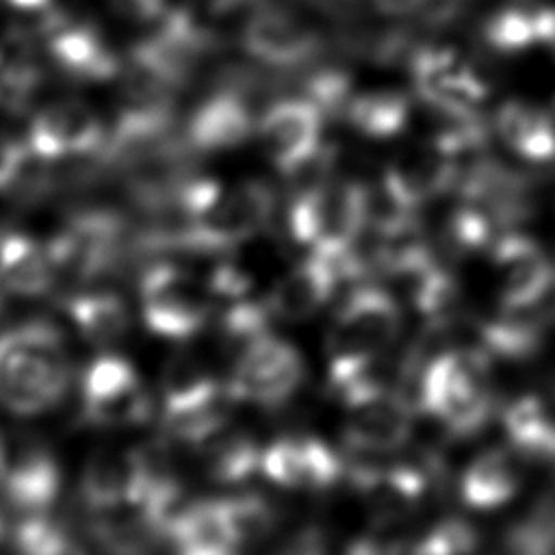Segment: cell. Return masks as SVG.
<instances>
[{"instance_id": "37", "label": "cell", "mask_w": 555, "mask_h": 555, "mask_svg": "<svg viewBox=\"0 0 555 555\" xmlns=\"http://www.w3.org/2000/svg\"><path fill=\"white\" fill-rule=\"evenodd\" d=\"M11 548L13 555H87L74 527L50 509L24 514L11 531Z\"/></svg>"}, {"instance_id": "26", "label": "cell", "mask_w": 555, "mask_h": 555, "mask_svg": "<svg viewBox=\"0 0 555 555\" xmlns=\"http://www.w3.org/2000/svg\"><path fill=\"white\" fill-rule=\"evenodd\" d=\"M522 477V455L514 447H488L462 470L460 496L468 507L496 509L518 494Z\"/></svg>"}, {"instance_id": "41", "label": "cell", "mask_w": 555, "mask_h": 555, "mask_svg": "<svg viewBox=\"0 0 555 555\" xmlns=\"http://www.w3.org/2000/svg\"><path fill=\"white\" fill-rule=\"evenodd\" d=\"M28 156L30 154L24 141L11 139L9 134L0 132V191L13 186L20 180Z\"/></svg>"}, {"instance_id": "10", "label": "cell", "mask_w": 555, "mask_h": 555, "mask_svg": "<svg viewBox=\"0 0 555 555\" xmlns=\"http://www.w3.org/2000/svg\"><path fill=\"white\" fill-rule=\"evenodd\" d=\"M158 457L143 449H100L82 466L78 492L93 514L134 509L158 473Z\"/></svg>"}, {"instance_id": "30", "label": "cell", "mask_w": 555, "mask_h": 555, "mask_svg": "<svg viewBox=\"0 0 555 555\" xmlns=\"http://www.w3.org/2000/svg\"><path fill=\"white\" fill-rule=\"evenodd\" d=\"M496 134L509 152L529 160L546 163L555 158V119L527 100H507L494 115Z\"/></svg>"}, {"instance_id": "25", "label": "cell", "mask_w": 555, "mask_h": 555, "mask_svg": "<svg viewBox=\"0 0 555 555\" xmlns=\"http://www.w3.org/2000/svg\"><path fill=\"white\" fill-rule=\"evenodd\" d=\"M158 28L132 52L134 65L156 80L184 76L204 50V35L184 13H163Z\"/></svg>"}, {"instance_id": "12", "label": "cell", "mask_w": 555, "mask_h": 555, "mask_svg": "<svg viewBox=\"0 0 555 555\" xmlns=\"http://www.w3.org/2000/svg\"><path fill=\"white\" fill-rule=\"evenodd\" d=\"M106 128L98 113L80 100L46 104L30 119L24 145L30 156L54 163L85 156L104 147Z\"/></svg>"}, {"instance_id": "7", "label": "cell", "mask_w": 555, "mask_h": 555, "mask_svg": "<svg viewBox=\"0 0 555 555\" xmlns=\"http://www.w3.org/2000/svg\"><path fill=\"white\" fill-rule=\"evenodd\" d=\"M139 310L152 334L167 340H189L208 323L210 291L186 269L158 262L139 282Z\"/></svg>"}, {"instance_id": "34", "label": "cell", "mask_w": 555, "mask_h": 555, "mask_svg": "<svg viewBox=\"0 0 555 555\" xmlns=\"http://www.w3.org/2000/svg\"><path fill=\"white\" fill-rule=\"evenodd\" d=\"M349 126L371 139H390L405 130L410 119V100L395 89H373L351 95L345 102Z\"/></svg>"}, {"instance_id": "48", "label": "cell", "mask_w": 555, "mask_h": 555, "mask_svg": "<svg viewBox=\"0 0 555 555\" xmlns=\"http://www.w3.org/2000/svg\"><path fill=\"white\" fill-rule=\"evenodd\" d=\"M4 531H7V527H4V518H2V514H0V542L4 540Z\"/></svg>"}, {"instance_id": "20", "label": "cell", "mask_w": 555, "mask_h": 555, "mask_svg": "<svg viewBox=\"0 0 555 555\" xmlns=\"http://www.w3.org/2000/svg\"><path fill=\"white\" fill-rule=\"evenodd\" d=\"M63 470L56 455L39 442L7 440L0 468V494L22 514L46 512L59 499Z\"/></svg>"}, {"instance_id": "31", "label": "cell", "mask_w": 555, "mask_h": 555, "mask_svg": "<svg viewBox=\"0 0 555 555\" xmlns=\"http://www.w3.org/2000/svg\"><path fill=\"white\" fill-rule=\"evenodd\" d=\"M46 82L39 50L26 33L0 37V111L24 113Z\"/></svg>"}, {"instance_id": "43", "label": "cell", "mask_w": 555, "mask_h": 555, "mask_svg": "<svg viewBox=\"0 0 555 555\" xmlns=\"http://www.w3.org/2000/svg\"><path fill=\"white\" fill-rule=\"evenodd\" d=\"M111 9L130 22H152L165 13V0H106Z\"/></svg>"}, {"instance_id": "22", "label": "cell", "mask_w": 555, "mask_h": 555, "mask_svg": "<svg viewBox=\"0 0 555 555\" xmlns=\"http://www.w3.org/2000/svg\"><path fill=\"white\" fill-rule=\"evenodd\" d=\"M245 52L273 67H291L310 59L317 50L314 30L301 17L282 11L264 9L254 13L241 35Z\"/></svg>"}, {"instance_id": "42", "label": "cell", "mask_w": 555, "mask_h": 555, "mask_svg": "<svg viewBox=\"0 0 555 555\" xmlns=\"http://www.w3.org/2000/svg\"><path fill=\"white\" fill-rule=\"evenodd\" d=\"M275 555H327V542L319 529L304 527L288 535Z\"/></svg>"}, {"instance_id": "11", "label": "cell", "mask_w": 555, "mask_h": 555, "mask_svg": "<svg viewBox=\"0 0 555 555\" xmlns=\"http://www.w3.org/2000/svg\"><path fill=\"white\" fill-rule=\"evenodd\" d=\"M323 111L306 98L271 104L258 121V137L267 158L286 176H299L319 158Z\"/></svg>"}, {"instance_id": "45", "label": "cell", "mask_w": 555, "mask_h": 555, "mask_svg": "<svg viewBox=\"0 0 555 555\" xmlns=\"http://www.w3.org/2000/svg\"><path fill=\"white\" fill-rule=\"evenodd\" d=\"M375 7L388 15H405L423 4V0H373Z\"/></svg>"}, {"instance_id": "13", "label": "cell", "mask_w": 555, "mask_h": 555, "mask_svg": "<svg viewBox=\"0 0 555 555\" xmlns=\"http://www.w3.org/2000/svg\"><path fill=\"white\" fill-rule=\"evenodd\" d=\"M345 444L360 455H382L401 449L414 431V410L390 386L345 403Z\"/></svg>"}, {"instance_id": "24", "label": "cell", "mask_w": 555, "mask_h": 555, "mask_svg": "<svg viewBox=\"0 0 555 555\" xmlns=\"http://www.w3.org/2000/svg\"><path fill=\"white\" fill-rule=\"evenodd\" d=\"M353 483L362 492L375 525H397L423 501L427 477L425 473L405 462L379 464V466H358L353 473Z\"/></svg>"}, {"instance_id": "46", "label": "cell", "mask_w": 555, "mask_h": 555, "mask_svg": "<svg viewBox=\"0 0 555 555\" xmlns=\"http://www.w3.org/2000/svg\"><path fill=\"white\" fill-rule=\"evenodd\" d=\"M542 46L551 48L555 54V7H546L544 15V33H542Z\"/></svg>"}, {"instance_id": "21", "label": "cell", "mask_w": 555, "mask_h": 555, "mask_svg": "<svg viewBox=\"0 0 555 555\" xmlns=\"http://www.w3.org/2000/svg\"><path fill=\"white\" fill-rule=\"evenodd\" d=\"M345 273L340 260L308 254L271 284L262 301L273 321H308L330 304Z\"/></svg>"}, {"instance_id": "23", "label": "cell", "mask_w": 555, "mask_h": 555, "mask_svg": "<svg viewBox=\"0 0 555 555\" xmlns=\"http://www.w3.org/2000/svg\"><path fill=\"white\" fill-rule=\"evenodd\" d=\"M165 535L178 555H238L243 546L225 499L182 503Z\"/></svg>"}, {"instance_id": "35", "label": "cell", "mask_w": 555, "mask_h": 555, "mask_svg": "<svg viewBox=\"0 0 555 555\" xmlns=\"http://www.w3.org/2000/svg\"><path fill=\"white\" fill-rule=\"evenodd\" d=\"M206 475L217 483H243L260 470L262 449L245 431L223 427L208 440L199 442Z\"/></svg>"}, {"instance_id": "47", "label": "cell", "mask_w": 555, "mask_h": 555, "mask_svg": "<svg viewBox=\"0 0 555 555\" xmlns=\"http://www.w3.org/2000/svg\"><path fill=\"white\" fill-rule=\"evenodd\" d=\"M7 295H9V291L4 288V284H2V280H0V312L4 310V304H7Z\"/></svg>"}, {"instance_id": "14", "label": "cell", "mask_w": 555, "mask_h": 555, "mask_svg": "<svg viewBox=\"0 0 555 555\" xmlns=\"http://www.w3.org/2000/svg\"><path fill=\"white\" fill-rule=\"evenodd\" d=\"M39 30L50 63L65 76L80 82H104L119 74L117 54L93 24L50 11Z\"/></svg>"}, {"instance_id": "15", "label": "cell", "mask_w": 555, "mask_h": 555, "mask_svg": "<svg viewBox=\"0 0 555 555\" xmlns=\"http://www.w3.org/2000/svg\"><path fill=\"white\" fill-rule=\"evenodd\" d=\"M457 169V156L440 139L410 147L386 167L382 195L397 208L414 212L451 189Z\"/></svg>"}, {"instance_id": "17", "label": "cell", "mask_w": 555, "mask_h": 555, "mask_svg": "<svg viewBox=\"0 0 555 555\" xmlns=\"http://www.w3.org/2000/svg\"><path fill=\"white\" fill-rule=\"evenodd\" d=\"M418 95L449 117L468 119L488 98V87L473 65L453 50L429 48L418 52L412 65Z\"/></svg>"}, {"instance_id": "4", "label": "cell", "mask_w": 555, "mask_h": 555, "mask_svg": "<svg viewBox=\"0 0 555 555\" xmlns=\"http://www.w3.org/2000/svg\"><path fill=\"white\" fill-rule=\"evenodd\" d=\"M369 191L351 180H317L288 210V230L308 254L345 260L369 223Z\"/></svg>"}, {"instance_id": "39", "label": "cell", "mask_w": 555, "mask_h": 555, "mask_svg": "<svg viewBox=\"0 0 555 555\" xmlns=\"http://www.w3.org/2000/svg\"><path fill=\"white\" fill-rule=\"evenodd\" d=\"M477 546L479 531L475 525L460 516H447L412 540L405 555H475Z\"/></svg>"}, {"instance_id": "44", "label": "cell", "mask_w": 555, "mask_h": 555, "mask_svg": "<svg viewBox=\"0 0 555 555\" xmlns=\"http://www.w3.org/2000/svg\"><path fill=\"white\" fill-rule=\"evenodd\" d=\"M17 13H28V15H46L52 11L54 0H2Z\"/></svg>"}, {"instance_id": "28", "label": "cell", "mask_w": 555, "mask_h": 555, "mask_svg": "<svg viewBox=\"0 0 555 555\" xmlns=\"http://www.w3.org/2000/svg\"><path fill=\"white\" fill-rule=\"evenodd\" d=\"M61 308L76 332L91 345L106 347L130 330L128 304L108 288H80L61 299Z\"/></svg>"}, {"instance_id": "5", "label": "cell", "mask_w": 555, "mask_h": 555, "mask_svg": "<svg viewBox=\"0 0 555 555\" xmlns=\"http://www.w3.org/2000/svg\"><path fill=\"white\" fill-rule=\"evenodd\" d=\"M403 325L399 301L377 286H362L336 308L325 334L327 371L379 362Z\"/></svg>"}, {"instance_id": "29", "label": "cell", "mask_w": 555, "mask_h": 555, "mask_svg": "<svg viewBox=\"0 0 555 555\" xmlns=\"http://www.w3.org/2000/svg\"><path fill=\"white\" fill-rule=\"evenodd\" d=\"M254 130L245 100L234 93H215L204 100L189 119V141L202 152L238 147Z\"/></svg>"}, {"instance_id": "8", "label": "cell", "mask_w": 555, "mask_h": 555, "mask_svg": "<svg viewBox=\"0 0 555 555\" xmlns=\"http://www.w3.org/2000/svg\"><path fill=\"white\" fill-rule=\"evenodd\" d=\"M304 371L299 349L269 332L241 347L225 388L232 401L278 408L299 390Z\"/></svg>"}, {"instance_id": "40", "label": "cell", "mask_w": 555, "mask_h": 555, "mask_svg": "<svg viewBox=\"0 0 555 555\" xmlns=\"http://www.w3.org/2000/svg\"><path fill=\"white\" fill-rule=\"evenodd\" d=\"M228 507L236 527V533L241 538V544L258 540L264 535L273 525V512L269 503L258 494H238L228 496Z\"/></svg>"}, {"instance_id": "6", "label": "cell", "mask_w": 555, "mask_h": 555, "mask_svg": "<svg viewBox=\"0 0 555 555\" xmlns=\"http://www.w3.org/2000/svg\"><path fill=\"white\" fill-rule=\"evenodd\" d=\"M152 395L130 360L100 353L80 375V416L98 429H128L152 414Z\"/></svg>"}, {"instance_id": "32", "label": "cell", "mask_w": 555, "mask_h": 555, "mask_svg": "<svg viewBox=\"0 0 555 555\" xmlns=\"http://www.w3.org/2000/svg\"><path fill=\"white\" fill-rule=\"evenodd\" d=\"M546 332V312L540 304L531 306H499L479 330L486 353L520 360L531 356Z\"/></svg>"}, {"instance_id": "3", "label": "cell", "mask_w": 555, "mask_h": 555, "mask_svg": "<svg viewBox=\"0 0 555 555\" xmlns=\"http://www.w3.org/2000/svg\"><path fill=\"white\" fill-rule=\"evenodd\" d=\"M418 405L447 431L457 436L479 431L494 405L488 353L468 347L438 353L421 375Z\"/></svg>"}, {"instance_id": "36", "label": "cell", "mask_w": 555, "mask_h": 555, "mask_svg": "<svg viewBox=\"0 0 555 555\" xmlns=\"http://www.w3.org/2000/svg\"><path fill=\"white\" fill-rule=\"evenodd\" d=\"M548 4L535 0H514L494 11L486 26V41L499 52H522L531 46H542L544 15Z\"/></svg>"}, {"instance_id": "1", "label": "cell", "mask_w": 555, "mask_h": 555, "mask_svg": "<svg viewBox=\"0 0 555 555\" xmlns=\"http://www.w3.org/2000/svg\"><path fill=\"white\" fill-rule=\"evenodd\" d=\"M74 366L65 334L43 317L0 332V408L15 416H39L63 403Z\"/></svg>"}, {"instance_id": "38", "label": "cell", "mask_w": 555, "mask_h": 555, "mask_svg": "<svg viewBox=\"0 0 555 555\" xmlns=\"http://www.w3.org/2000/svg\"><path fill=\"white\" fill-rule=\"evenodd\" d=\"M95 516L89 533L106 555H152L154 540L160 533L139 509L132 518L121 516V512Z\"/></svg>"}, {"instance_id": "2", "label": "cell", "mask_w": 555, "mask_h": 555, "mask_svg": "<svg viewBox=\"0 0 555 555\" xmlns=\"http://www.w3.org/2000/svg\"><path fill=\"white\" fill-rule=\"evenodd\" d=\"M273 204V191L260 180L221 184L197 178L180 191L182 241L202 251H228L264 228Z\"/></svg>"}, {"instance_id": "33", "label": "cell", "mask_w": 555, "mask_h": 555, "mask_svg": "<svg viewBox=\"0 0 555 555\" xmlns=\"http://www.w3.org/2000/svg\"><path fill=\"white\" fill-rule=\"evenodd\" d=\"M507 444L522 457L555 460V410L544 397L522 395L503 412Z\"/></svg>"}, {"instance_id": "16", "label": "cell", "mask_w": 555, "mask_h": 555, "mask_svg": "<svg viewBox=\"0 0 555 555\" xmlns=\"http://www.w3.org/2000/svg\"><path fill=\"white\" fill-rule=\"evenodd\" d=\"M232 401L225 384L195 356L167 362L160 382V418L165 427H195Z\"/></svg>"}, {"instance_id": "18", "label": "cell", "mask_w": 555, "mask_h": 555, "mask_svg": "<svg viewBox=\"0 0 555 555\" xmlns=\"http://www.w3.org/2000/svg\"><path fill=\"white\" fill-rule=\"evenodd\" d=\"M260 473L288 490H323L334 486L345 462L325 440L310 434H291L271 440L260 455Z\"/></svg>"}, {"instance_id": "9", "label": "cell", "mask_w": 555, "mask_h": 555, "mask_svg": "<svg viewBox=\"0 0 555 555\" xmlns=\"http://www.w3.org/2000/svg\"><path fill=\"white\" fill-rule=\"evenodd\" d=\"M124 238L121 219L102 208L80 210L46 243L59 275L93 282L108 273L119 258Z\"/></svg>"}, {"instance_id": "19", "label": "cell", "mask_w": 555, "mask_h": 555, "mask_svg": "<svg viewBox=\"0 0 555 555\" xmlns=\"http://www.w3.org/2000/svg\"><path fill=\"white\" fill-rule=\"evenodd\" d=\"M490 262L501 306L540 304L555 280L544 249L520 232L499 234L490 245Z\"/></svg>"}, {"instance_id": "27", "label": "cell", "mask_w": 555, "mask_h": 555, "mask_svg": "<svg viewBox=\"0 0 555 555\" xmlns=\"http://www.w3.org/2000/svg\"><path fill=\"white\" fill-rule=\"evenodd\" d=\"M56 267L46 243L24 232L0 234V280L9 295L41 297L56 284Z\"/></svg>"}]
</instances>
